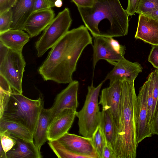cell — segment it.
Masks as SVG:
<instances>
[{"mask_svg": "<svg viewBox=\"0 0 158 158\" xmlns=\"http://www.w3.org/2000/svg\"><path fill=\"white\" fill-rule=\"evenodd\" d=\"M6 131L11 135L26 140L34 141L33 134L27 128L18 123L0 121V131Z\"/></svg>", "mask_w": 158, "mask_h": 158, "instance_id": "cell-22", "label": "cell"}, {"mask_svg": "<svg viewBox=\"0 0 158 158\" xmlns=\"http://www.w3.org/2000/svg\"><path fill=\"white\" fill-rule=\"evenodd\" d=\"M51 8L48 0H35L34 12L48 9Z\"/></svg>", "mask_w": 158, "mask_h": 158, "instance_id": "cell-33", "label": "cell"}, {"mask_svg": "<svg viewBox=\"0 0 158 158\" xmlns=\"http://www.w3.org/2000/svg\"><path fill=\"white\" fill-rule=\"evenodd\" d=\"M0 149V158H7L6 153L3 150L1 144Z\"/></svg>", "mask_w": 158, "mask_h": 158, "instance_id": "cell-39", "label": "cell"}, {"mask_svg": "<svg viewBox=\"0 0 158 158\" xmlns=\"http://www.w3.org/2000/svg\"><path fill=\"white\" fill-rule=\"evenodd\" d=\"M26 65L22 52L10 48L0 59V75L9 83L13 92L23 94L22 81Z\"/></svg>", "mask_w": 158, "mask_h": 158, "instance_id": "cell-7", "label": "cell"}, {"mask_svg": "<svg viewBox=\"0 0 158 158\" xmlns=\"http://www.w3.org/2000/svg\"><path fill=\"white\" fill-rule=\"evenodd\" d=\"M91 138L99 158H102L104 148L107 143L104 134L99 125L93 134Z\"/></svg>", "mask_w": 158, "mask_h": 158, "instance_id": "cell-24", "label": "cell"}, {"mask_svg": "<svg viewBox=\"0 0 158 158\" xmlns=\"http://www.w3.org/2000/svg\"><path fill=\"white\" fill-rule=\"evenodd\" d=\"M12 92L0 88V115L2 114L4 109L9 99L10 95Z\"/></svg>", "mask_w": 158, "mask_h": 158, "instance_id": "cell-30", "label": "cell"}, {"mask_svg": "<svg viewBox=\"0 0 158 158\" xmlns=\"http://www.w3.org/2000/svg\"><path fill=\"white\" fill-rule=\"evenodd\" d=\"M143 15L158 21V8Z\"/></svg>", "mask_w": 158, "mask_h": 158, "instance_id": "cell-38", "label": "cell"}, {"mask_svg": "<svg viewBox=\"0 0 158 158\" xmlns=\"http://www.w3.org/2000/svg\"><path fill=\"white\" fill-rule=\"evenodd\" d=\"M99 126L104 134L107 143L114 150L117 129L110 114L108 110H102L101 111Z\"/></svg>", "mask_w": 158, "mask_h": 158, "instance_id": "cell-21", "label": "cell"}, {"mask_svg": "<svg viewBox=\"0 0 158 158\" xmlns=\"http://www.w3.org/2000/svg\"><path fill=\"white\" fill-rule=\"evenodd\" d=\"M102 158H116L114 150L107 143L104 148Z\"/></svg>", "mask_w": 158, "mask_h": 158, "instance_id": "cell-36", "label": "cell"}, {"mask_svg": "<svg viewBox=\"0 0 158 158\" xmlns=\"http://www.w3.org/2000/svg\"><path fill=\"white\" fill-rule=\"evenodd\" d=\"M149 81L148 79L140 88L137 96V138L138 144L143 139L152 135L149 123L147 98Z\"/></svg>", "mask_w": 158, "mask_h": 158, "instance_id": "cell-9", "label": "cell"}, {"mask_svg": "<svg viewBox=\"0 0 158 158\" xmlns=\"http://www.w3.org/2000/svg\"><path fill=\"white\" fill-rule=\"evenodd\" d=\"M30 38L23 30L10 29L0 33V42L9 48L22 52Z\"/></svg>", "mask_w": 158, "mask_h": 158, "instance_id": "cell-19", "label": "cell"}, {"mask_svg": "<svg viewBox=\"0 0 158 158\" xmlns=\"http://www.w3.org/2000/svg\"><path fill=\"white\" fill-rule=\"evenodd\" d=\"M12 17L11 9L0 14V33L10 29Z\"/></svg>", "mask_w": 158, "mask_h": 158, "instance_id": "cell-28", "label": "cell"}, {"mask_svg": "<svg viewBox=\"0 0 158 158\" xmlns=\"http://www.w3.org/2000/svg\"><path fill=\"white\" fill-rule=\"evenodd\" d=\"M103 81L97 86L92 83L88 87V92L84 105L76 116L78 118L79 134L87 138H91L100 124L101 112L98 106V98Z\"/></svg>", "mask_w": 158, "mask_h": 158, "instance_id": "cell-5", "label": "cell"}, {"mask_svg": "<svg viewBox=\"0 0 158 158\" xmlns=\"http://www.w3.org/2000/svg\"><path fill=\"white\" fill-rule=\"evenodd\" d=\"M48 141L49 146L58 158H85L71 151L57 140Z\"/></svg>", "mask_w": 158, "mask_h": 158, "instance_id": "cell-23", "label": "cell"}, {"mask_svg": "<svg viewBox=\"0 0 158 158\" xmlns=\"http://www.w3.org/2000/svg\"><path fill=\"white\" fill-rule=\"evenodd\" d=\"M134 81L123 77L119 108V122L114 151L116 158H135L137 100Z\"/></svg>", "mask_w": 158, "mask_h": 158, "instance_id": "cell-2", "label": "cell"}, {"mask_svg": "<svg viewBox=\"0 0 158 158\" xmlns=\"http://www.w3.org/2000/svg\"><path fill=\"white\" fill-rule=\"evenodd\" d=\"M135 38L152 45H158V21L139 14Z\"/></svg>", "mask_w": 158, "mask_h": 158, "instance_id": "cell-16", "label": "cell"}, {"mask_svg": "<svg viewBox=\"0 0 158 158\" xmlns=\"http://www.w3.org/2000/svg\"><path fill=\"white\" fill-rule=\"evenodd\" d=\"M16 0H0V14L11 9Z\"/></svg>", "mask_w": 158, "mask_h": 158, "instance_id": "cell-35", "label": "cell"}, {"mask_svg": "<svg viewBox=\"0 0 158 158\" xmlns=\"http://www.w3.org/2000/svg\"><path fill=\"white\" fill-rule=\"evenodd\" d=\"M158 8V0H140L136 13L143 14Z\"/></svg>", "mask_w": 158, "mask_h": 158, "instance_id": "cell-27", "label": "cell"}, {"mask_svg": "<svg viewBox=\"0 0 158 158\" xmlns=\"http://www.w3.org/2000/svg\"><path fill=\"white\" fill-rule=\"evenodd\" d=\"M77 7L89 8L93 7L96 0H71Z\"/></svg>", "mask_w": 158, "mask_h": 158, "instance_id": "cell-34", "label": "cell"}, {"mask_svg": "<svg viewBox=\"0 0 158 158\" xmlns=\"http://www.w3.org/2000/svg\"><path fill=\"white\" fill-rule=\"evenodd\" d=\"M72 21L68 8H65L58 13L35 43L38 57L43 56L69 31Z\"/></svg>", "mask_w": 158, "mask_h": 158, "instance_id": "cell-6", "label": "cell"}, {"mask_svg": "<svg viewBox=\"0 0 158 158\" xmlns=\"http://www.w3.org/2000/svg\"><path fill=\"white\" fill-rule=\"evenodd\" d=\"M140 0H128L126 11L129 16L135 15Z\"/></svg>", "mask_w": 158, "mask_h": 158, "instance_id": "cell-31", "label": "cell"}, {"mask_svg": "<svg viewBox=\"0 0 158 158\" xmlns=\"http://www.w3.org/2000/svg\"><path fill=\"white\" fill-rule=\"evenodd\" d=\"M113 69L107 75L103 80H109L110 83L123 77L135 81L143 68L138 62H132L123 58L112 65Z\"/></svg>", "mask_w": 158, "mask_h": 158, "instance_id": "cell-14", "label": "cell"}, {"mask_svg": "<svg viewBox=\"0 0 158 158\" xmlns=\"http://www.w3.org/2000/svg\"><path fill=\"white\" fill-rule=\"evenodd\" d=\"M62 0H57L55 2L54 5L57 7H60L62 6Z\"/></svg>", "mask_w": 158, "mask_h": 158, "instance_id": "cell-40", "label": "cell"}, {"mask_svg": "<svg viewBox=\"0 0 158 158\" xmlns=\"http://www.w3.org/2000/svg\"><path fill=\"white\" fill-rule=\"evenodd\" d=\"M51 7L55 6L54 4L55 2L57 0H48Z\"/></svg>", "mask_w": 158, "mask_h": 158, "instance_id": "cell-41", "label": "cell"}, {"mask_svg": "<svg viewBox=\"0 0 158 158\" xmlns=\"http://www.w3.org/2000/svg\"><path fill=\"white\" fill-rule=\"evenodd\" d=\"M148 78L150 80L152 87L154 100L153 114L154 118L158 107V69H156L150 73Z\"/></svg>", "mask_w": 158, "mask_h": 158, "instance_id": "cell-25", "label": "cell"}, {"mask_svg": "<svg viewBox=\"0 0 158 158\" xmlns=\"http://www.w3.org/2000/svg\"><path fill=\"white\" fill-rule=\"evenodd\" d=\"M85 26L94 38L102 36L99 27L107 24L109 30L106 37H119L127 34L129 15L119 0H96L91 7H77Z\"/></svg>", "mask_w": 158, "mask_h": 158, "instance_id": "cell-3", "label": "cell"}, {"mask_svg": "<svg viewBox=\"0 0 158 158\" xmlns=\"http://www.w3.org/2000/svg\"><path fill=\"white\" fill-rule=\"evenodd\" d=\"M14 136L16 143L11 149L6 152L7 158H41L42 157L40 151L37 149L34 141H29Z\"/></svg>", "mask_w": 158, "mask_h": 158, "instance_id": "cell-18", "label": "cell"}, {"mask_svg": "<svg viewBox=\"0 0 158 158\" xmlns=\"http://www.w3.org/2000/svg\"><path fill=\"white\" fill-rule=\"evenodd\" d=\"M55 13L51 9L34 12L26 21L23 28L31 38L38 35L54 18Z\"/></svg>", "mask_w": 158, "mask_h": 158, "instance_id": "cell-15", "label": "cell"}, {"mask_svg": "<svg viewBox=\"0 0 158 158\" xmlns=\"http://www.w3.org/2000/svg\"><path fill=\"white\" fill-rule=\"evenodd\" d=\"M35 0H16L11 8L12 21L10 29L23 30L24 24L34 12Z\"/></svg>", "mask_w": 158, "mask_h": 158, "instance_id": "cell-17", "label": "cell"}, {"mask_svg": "<svg viewBox=\"0 0 158 158\" xmlns=\"http://www.w3.org/2000/svg\"><path fill=\"white\" fill-rule=\"evenodd\" d=\"M43 107V101L40 97L33 100L22 94L13 92L0 115V121L18 123L27 128L33 135Z\"/></svg>", "mask_w": 158, "mask_h": 158, "instance_id": "cell-4", "label": "cell"}, {"mask_svg": "<svg viewBox=\"0 0 158 158\" xmlns=\"http://www.w3.org/2000/svg\"><path fill=\"white\" fill-rule=\"evenodd\" d=\"M86 27L81 25L69 31L52 48L39 68V74L45 81L69 83L78 60L85 48L92 44V38Z\"/></svg>", "mask_w": 158, "mask_h": 158, "instance_id": "cell-1", "label": "cell"}, {"mask_svg": "<svg viewBox=\"0 0 158 158\" xmlns=\"http://www.w3.org/2000/svg\"><path fill=\"white\" fill-rule=\"evenodd\" d=\"M79 86V82L73 80L57 95L53 104L50 108L51 121L59 113L65 109L76 111L79 105L77 99Z\"/></svg>", "mask_w": 158, "mask_h": 158, "instance_id": "cell-10", "label": "cell"}, {"mask_svg": "<svg viewBox=\"0 0 158 158\" xmlns=\"http://www.w3.org/2000/svg\"><path fill=\"white\" fill-rule=\"evenodd\" d=\"M123 78L109 83L108 87L103 89L98 102V104L102 106V110H108L110 114L117 131L119 122V108Z\"/></svg>", "mask_w": 158, "mask_h": 158, "instance_id": "cell-8", "label": "cell"}, {"mask_svg": "<svg viewBox=\"0 0 158 158\" xmlns=\"http://www.w3.org/2000/svg\"><path fill=\"white\" fill-rule=\"evenodd\" d=\"M57 140L73 152L85 158H99L91 138L68 132Z\"/></svg>", "mask_w": 158, "mask_h": 158, "instance_id": "cell-11", "label": "cell"}, {"mask_svg": "<svg viewBox=\"0 0 158 158\" xmlns=\"http://www.w3.org/2000/svg\"><path fill=\"white\" fill-rule=\"evenodd\" d=\"M148 60L157 69H158V45H152Z\"/></svg>", "mask_w": 158, "mask_h": 158, "instance_id": "cell-29", "label": "cell"}, {"mask_svg": "<svg viewBox=\"0 0 158 158\" xmlns=\"http://www.w3.org/2000/svg\"><path fill=\"white\" fill-rule=\"evenodd\" d=\"M151 131L152 135H158V107L152 125Z\"/></svg>", "mask_w": 158, "mask_h": 158, "instance_id": "cell-37", "label": "cell"}, {"mask_svg": "<svg viewBox=\"0 0 158 158\" xmlns=\"http://www.w3.org/2000/svg\"><path fill=\"white\" fill-rule=\"evenodd\" d=\"M77 112L66 109L56 116L51 121L48 130V140H57L68 132L74 122Z\"/></svg>", "mask_w": 158, "mask_h": 158, "instance_id": "cell-13", "label": "cell"}, {"mask_svg": "<svg viewBox=\"0 0 158 158\" xmlns=\"http://www.w3.org/2000/svg\"><path fill=\"white\" fill-rule=\"evenodd\" d=\"M51 112L50 109H42L33 134L34 143L40 151L42 146L48 140L47 133L51 121Z\"/></svg>", "mask_w": 158, "mask_h": 158, "instance_id": "cell-20", "label": "cell"}, {"mask_svg": "<svg viewBox=\"0 0 158 158\" xmlns=\"http://www.w3.org/2000/svg\"><path fill=\"white\" fill-rule=\"evenodd\" d=\"M1 145L6 153L11 149L16 143L14 136L6 131H0Z\"/></svg>", "mask_w": 158, "mask_h": 158, "instance_id": "cell-26", "label": "cell"}, {"mask_svg": "<svg viewBox=\"0 0 158 158\" xmlns=\"http://www.w3.org/2000/svg\"><path fill=\"white\" fill-rule=\"evenodd\" d=\"M109 40L115 51L118 53L124 56L126 50L125 46L120 44L113 37H108Z\"/></svg>", "mask_w": 158, "mask_h": 158, "instance_id": "cell-32", "label": "cell"}, {"mask_svg": "<svg viewBox=\"0 0 158 158\" xmlns=\"http://www.w3.org/2000/svg\"><path fill=\"white\" fill-rule=\"evenodd\" d=\"M94 38L92 60L93 74L96 65L99 60H105L112 65L124 57L115 51L108 37L99 36Z\"/></svg>", "mask_w": 158, "mask_h": 158, "instance_id": "cell-12", "label": "cell"}]
</instances>
